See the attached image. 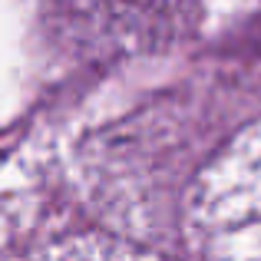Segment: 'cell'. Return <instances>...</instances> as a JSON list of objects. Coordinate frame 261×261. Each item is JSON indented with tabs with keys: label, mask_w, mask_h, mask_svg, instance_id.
Wrapping results in <instances>:
<instances>
[{
	"label": "cell",
	"mask_w": 261,
	"mask_h": 261,
	"mask_svg": "<svg viewBox=\"0 0 261 261\" xmlns=\"http://www.w3.org/2000/svg\"><path fill=\"white\" fill-rule=\"evenodd\" d=\"M198 218L212 242L261 251V129H251L202 182Z\"/></svg>",
	"instance_id": "cell-1"
}]
</instances>
